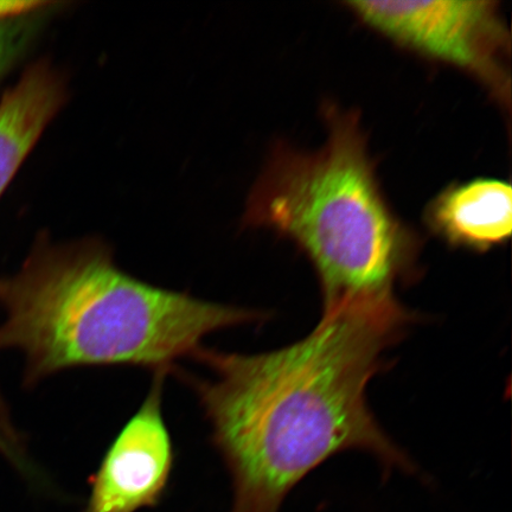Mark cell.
Returning <instances> with one entry per match:
<instances>
[{"instance_id":"obj_5","label":"cell","mask_w":512,"mask_h":512,"mask_svg":"<svg viewBox=\"0 0 512 512\" xmlns=\"http://www.w3.org/2000/svg\"><path fill=\"white\" fill-rule=\"evenodd\" d=\"M169 370L153 373L142 406L121 427L91 478L82 512H137L155 507L168 488L175 447L164 418Z\"/></svg>"},{"instance_id":"obj_10","label":"cell","mask_w":512,"mask_h":512,"mask_svg":"<svg viewBox=\"0 0 512 512\" xmlns=\"http://www.w3.org/2000/svg\"><path fill=\"white\" fill-rule=\"evenodd\" d=\"M4 24L5 23L0 24V66H2L6 56H8L11 49V42L14 40V36H12L10 30L4 29Z\"/></svg>"},{"instance_id":"obj_8","label":"cell","mask_w":512,"mask_h":512,"mask_svg":"<svg viewBox=\"0 0 512 512\" xmlns=\"http://www.w3.org/2000/svg\"><path fill=\"white\" fill-rule=\"evenodd\" d=\"M48 2H35V0H0V24L35 14L43 8H48Z\"/></svg>"},{"instance_id":"obj_6","label":"cell","mask_w":512,"mask_h":512,"mask_svg":"<svg viewBox=\"0 0 512 512\" xmlns=\"http://www.w3.org/2000/svg\"><path fill=\"white\" fill-rule=\"evenodd\" d=\"M428 226L452 246L484 252L503 245L512 232V189L494 178L454 184L426 211Z\"/></svg>"},{"instance_id":"obj_1","label":"cell","mask_w":512,"mask_h":512,"mask_svg":"<svg viewBox=\"0 0 512 512\" xmlns=\"http://www.w3.org/2000/svg\"><path fill=\"white\" fill-rule=\"evenodd\" d=\"M414 318L394 294L352 297L324 309L316 329L288 347L246 355L202 345L191 358L208 376L176 370L232 479L228 512H280L300 480L343 451L369 452L388 471L414 470L366 395L384 351Z\"/></svg>"},{"instance_id":"obj_2","label":"cell","mask_w":512,"mask_h":512,"mask_svg":"<svg viewBox=\"0 0 512 512\" xmlns=\"http://www.w3.org/2000/svg\"><path fill=\"white\" fill-rule=\"evenodd\" d=\"M0 306V350L24 356L27 387L85 367L172 373L209 335L267 318L133 277L95 238L38 239L21 270L0 278Z\"/></svg>"},{"instance_id":"obj_4","label":"cell","mask_w":512,"mask_h":512,"mask_svg":"<svg viewBox=\"0 0 512 512\" xmlns=\"http://www.w3.org/2000/svg\"><path fill=\"white\" fill-rule=\"evenodd\" d=\"M368 27L421 55L482 81L504 104L510 99V37L488 0L347 2Z\"/></svg>"},{"instance_id":"obj_7","label":"cell","mask_w":512,"mask_h":512,"mask_svg":"<svg viewBox=\"0 0 512 512\" xmlns=\"http://www.w3.org/2000/svg\"><path fill=\"white\" fill-rule=\"evenodd\" d=\"M68 99L66 78L48 61L32 64L0 100V196Z\"/></svg>"},{"instance_id":"obj_9","label":"cell","mask_w":512,"mask_h":512,"mask_svg":"<svg viewBox=\"0 0 512 512\" xmlns=\"http://www.w3.org/2000/svg\"><path fill=\"white\" fill-rule=\"evenodd\" d=\"M0 453H3L5 457H8L12 463H15L19 467L27 466L25 465V454L23 450L11 444L2 432H0Z\"/></svg>"},{"instance_id":"obj_3","label":"cell","mask_w":512,"mask_h":512,"mask_svg":"<svg viewBox=\"0 0 512 512\" xmlns=\"http://www.w3.org/2000/svg\"><path fill=\"white\" fill-rule=\"evenodd\" d=\"M315 152L281 147L255 183L243 221L292 240L315 267L323 304L389 296L416 275L419 243L383 197L358 115L330 107Z\"/></svg>"}]
</instances>
